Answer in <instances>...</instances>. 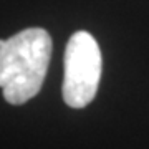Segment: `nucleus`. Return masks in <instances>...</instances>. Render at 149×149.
<instances>
[{"label": "nucleus", "mask_w": 149, "mask_h": 149, "mask_svg": "<svg viewBox=\"0 0 149 149\" xmlns=\"http://www.w3.org/2000/svg\"><path fill=\"white\" fill-rule=\"evenodd\" d=\"M101 50L91 33L80 30L70 37L65 50L63 100L70 108L88 106L96 96L101 78Z\"/></svg>", "instance_id": "2"}, {"label": "nucleus", "mask_w": 149, "mask_h": 149, "mask_svg": "<svg viewBox=\"0 0 149 149\" xmlns=\"http://www.w3.org/2000/svg\"><path fill=\"white\" fill-rule=\"evenodd\" d=\"M52 37L38 27L0 40V88L10 104H23L42 90L52 58Z\"/></svg>", "instance_id": "1"}]
</instances>
